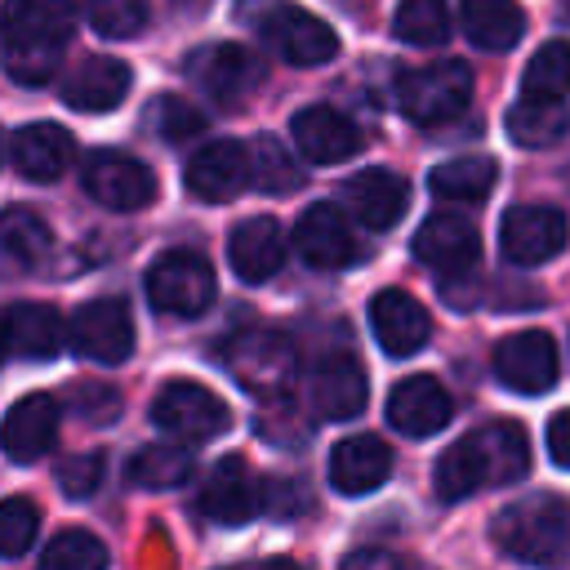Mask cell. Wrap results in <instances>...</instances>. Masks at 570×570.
<instances>
[{
  "mask_svg": "<svg viewBox=\"0 0 570 570\" xmlns=\"http://www.w3.org/2000/svg\"><path fill=\"white\" fill-rule=\"evenodd\" d=\"M530 468V441L521 423H485L468 436H459L432 468V485L445 503H459L485 485H508L517 476H525Z\"/></svg>",
  "mask_w": 570,
  "mask_h": 570,
  "instance_id": "cell-1",
  "label": "cell"
},
{
  "mask_svg": "<svg viewBox=\"0 0 570 570\" xmlns=\"http://www.w3.org/2000/svg\"><path fill=\"white\" fill-rule=\"evenodd\" d=\"M76 9L71 0H4L0 9V40L4 67L18 85H49L71 40Z\"/></svg>",
  "mask_w": 570,
  "mask_h": 570,
  "instance_id": "cell-2",
  "label": "cell"
},
{
  "mask_svg": "<svg viewBox=\"0 0 570 570\" xmlns=\"http://www.w3.org/2000/svg\"><path fill=\"white\" fill-rule=\"evenodd\" d=\"M494 548L530 570H557L570 561V512L557 494H525L494 512Z\"/></svg>",
  "mask_w": 570,
  "mask_h": 570,
  "instance_id": "cell-3",
  "label": "cell"
},
{
  "mask_svg": "<svg viewBox=\"0 0 570 570\" xmlns=\"http://www.w3.org/2000/svg\"><path fill=\"white\" fill-rule=\"evenodd\" d=\"M223 361L232 379L254 396H285L298 379V352L281 330H240Z\"/></svg>",
  "mask_w": 570,
  "mask_h": 570,
  "instance_id": "cell-4",
  "label": "cell"
},
{
  "mask_svg": "<svg viewBox=\"0 0 570 570\" xmlns=\"http://www.w3.org/2000/svg\"><path fill=\"white\" fill-rule=\"evenodd\" d=\"M472 98V71L463 62H428L410 67L396 80V107L414 125H445Z\"/></svg>",
  "mask_w": 570,
  "mask_h": 570,
  "instance_id": "cell-5",
  "label": "cell"
},
{
  "mask_svg": "<svg viewBox=\"0 0 570 570\" xmlns=\"http://www.w3.org/2000/svg\"><path fill=\"white\" fill-rule=\"evenodd\" d=\"M214 267L196 249H165L147 267V298L165 316H200L214 303Z\"/></svg>",
  "mask_w": 570,
  "mask_h": 570,
  "instance_id": "cell-6",
  "label": "cell"
},
{
  "mask_svg": "<svg viewBox=\"0 0 570 570\" xmlns=\"http://www.w3.org/2000/svg\"><path fill=\"white\" fill-rule=\"evenodd\" d=\"M151 419H156V428H165L178 441H214L232 428L227 401L191 379H169L151 401Z\"/></svg>",
  "mask_w": 570,
  "mask_h": 570,
  "instance_id": "cell-7",
  "label": "cell"
},
{
  "mask_svg": "<svg viewBox=\"0 0 570 570\" xmlns=\"http://www.w3.org/2000/svg\"><path fill=\"white\" fill-rule=\"evenodd\" d=\"M570 240V218L557 205H512L499 223V249L517 267H539L557 258Z\"/></svg>",
  "mask_w": 570,
  "mask_h": 570,
  "instance_id": "cell-8",
  "label": "cell"
},
{
  "mask_svg": "<svg viewBox=\"0 0 570 570\" xmlns=\"http://www.w3.org/2000/svg\"><path fill=\"white\" fill-rule=\"evenodd\" d=\"M80 183H85V191L98 205L120 209V214L142 209V205L156 200V174H151V165H142L129 151H94L85 160V169H80Z\"/></svg>",
  "mask_w": 570,
  "mask_h": 570,
  "instance_id": "cell-9",
  "label": "cell"
},
{
  "mask_svg": "<svg viewBox=\"0 0 570 570\" xmlns=\"http://www.w3.org/2000/svg\"><path fill=\"white\" fill-rule=\"evenodd\" d=\"M67 338L80 356L102 361V365H120L134 352V316H129L125 298H89L71 316Z\"/></svg>",
  "mask_w": 570,
  "mask_h": 570,
  "instance_id": "cell-10",
  "label": "cell"
},
{
  "mask_svg": "<svg viewBox=\"0 0 570 570\" xmlns=\"http://www.w3.org/2000/svg\"><path fill=\"white\" fill-rule=\"evenodd\" d=\"M263 36H267V45H272L285 62H294V67H321V62H330V58L338 53L334 27H330L325 18L298 9V4H276V9L263 18Z\"/></svg>",
  "mask_w": 570,
  "mask_h": 570,
  "instance_id": "cell-11",
  "label": "cell"
},
{
  "mask_svg": "<svg viewBox=\"0 0 570 570\" xmlns=\"http://www.w3.org/2000/svg\"><path fill=\"white\" fill-rule=\"evenodd\" d=\"M494 379L521 396H539L557 383V343L543 330H517L494 347Z\"/></svg>",
  "mask_w": 570,
  "mask_h": 570,
  "instance_id": "cell-12",
  "label": "cell"
},
{
  "mask_svg": "<svg viewBox=\"0 0 570 570\" xmlns=\"http://www.w3.org/2000/svg\"><path fill=\"white\" fill-rule=\"evenodd\" d=\"M294 249L307 267H321V272H334V267H347L361 258V245H356L347 214L330 200L303 209V218L294 227Z\"/></svg>",
  "mask_w": 570,
  "mask_h": 570,
  "instance_id": "cell-13",
  "label": "cell"
},
{
  "mask_svg": "<svg viewBox=\"0 0 570 570\" xmlns=\"http://www.w3.org/2000/svg\"><path fill=\"white\" fill-rule=\"evenodd\" d=\"M254 169H249V147L232 142V138H218V142H205L191 160H187V191L209 200V205H223V200H236L245 187H249Z\"/></svg>",
  "mask_w": 570,
  "mask_h": 570,
  "instance_id": "cell-14",
  "label": "cell"
},
{
  "mask_svg": "<svg viewBox=\"0 0 570 570\" xmlns=\"http://www.w3.org/2000/svg\"><path fill=\"white\" fill-rule=\"evenodd\" d=\"M414 258L441 276H463L481 258V236L463 214H432L414 232Z\"/></svg>",
  "mask_w": 570,
  "mask_h": 570,
  "instance_id": "cell-15",
  "label": "cell"
},
{
  "mask_svg": "<svg viewBox=\"0 0 570 570\" xmlns=\"http://www.w3.org/2000/svg\"><path fill=\"white\" fill-rule=\"evenodd\" d=\"M58 419H62V405L49 396V392H27L0 423V450L13 459V463H36L53 450L58 441Z\"/></svg>",
  "mask_w": 570,
  "mask_h": 570,
  "instance_id": "cell-16",
  "label": "cell"
},
{
  "mask_svg": "<svg viewBox=\"0 0 570 570\" xmlns=\"http://www.w3.org/2000/svg\"><path fill=\"white\" fill-rule=\"evenodd\" d=\"M258 476L249 472L245 459H218L200 485V512L214 525H245L258 517Z\"/></svg>",
  "mask_w": 570,
  "mask_h": 570,
  "instance_id": "cell-17",
  "label": "cell"
},
{
  "mask_svg": "<svg viewBox=\"0 0 570 570\" xmlns=\"http://www.w3.org/2000/svg\"><path fill=\"white\" fill-rule=\"evenodd\" d=\"M191 80L209 94V98H218V102H245L254 89H258V80H263V62L245 49V45H209V49H200L196 58H191Z\"/></svg>",
  "mask_w": 570,
  "mask_h": 570,
  "instance_id": "cell-18",
  "label": "cell"
},
{
  "mask_svg": "<svg viewBox=\"0 0 570 570\" xmlns=\"http://www.w3.org/2000/svg\"><path fill=\"white\" fill-rule=\"evenodd\" d=\"M289 134H294L298 156L312 160V165H338V160H347V156L361 151V129L338 107H325V102L294 111Z\"/></svg>",
  "mask_w": 570,
  "mask_h": 570,
  "instance_id": "cell-19",
  "label": "cell"
},
{
  "mask_svg": "<svg viewBox=\"0 0 570 570\" xmlns=\"http://www.w3.org/2000/svg\"><path fill=\"white\" fill-rule=\"evenodd\" d=\"M370 330L387 356H414L432 338V321L423 303L405 289H379L370 298Z\"/></svg>",
  "mask_w": 570,
  "mask_h": 570,
  "instance_id": "cell-20",
  "label": "cell"
},
{
  "mask_svg": "<svg viewBox=\"0 0 570 570\" xmlns=\"http://www.w3.org/2000/svg\"><path fill=\"white\" fill-rule=\"evenodd\" d=\"M454 414L450 392L432 374H410L387 392V423L405 436H436Z\"/></svg>",
  "mask_w": 570,
  "mask_h": 570,
  "instance_id": "cell-21",
  "label": "cell"
},
{
  "mask_svg": "<svg viewBox=\"0 0 570 570\" xmlns=\"http://www.w3.org/2000/svg\"><path fill=\"white\" fill-rule=\"evenodd\" d=\"M307 396H312V410L321 419H356L365 410V396H370V383H365L361 361L347 356V352L321 356L316 370H312Z\"/></svg>",
  "mask_w": 570,
  "mask_h": 570,
  "instance_id": "cell-22",
  "label": "cell"
},
{
  "mask_svg": "<svg viewBox=\"0 0 570 570\" xmlns=\"http://www.w3.org/2000/svg\"><path fill=\"white\" fill-rule=\"evenodd\" d=\"M387 476H392V445L383 436L356 432V436H343L330 450V485L338 494H352V499L374 494Z\"/></svg>",
  "mask_w": 570,
  "mask_h": 570,
  "instance_id": "cell-23",
  "label": "cell"
},
{
  "mask_svg": "<svg viewBox=\"0 0 570 570\" xmlns=\"http://www.w3.org/2000/svg\"><path fill=\"white\" fill-rule=\"evenodd\" d=\"M405 205H410V187L392 169H361L343 183V209L352 218H361L365 227H374V232L396 227Z\"/></svg>",
  "mask_w": 570,
  "mask_h": 570,
  "instance_id": "cell-24",
  "label": "cell"
},
{
  "mask_svg": "<svg viewBox=\"0 0 570 570\" xmlns=\"http://www.w3.org/2000/svg\"><path fill=\"white\" fill-rule=\"evenodd\" d=\"M129 85H134L129 62L98 53V58H85V62L62 80V102H67V107H76V111L102 116V111H111V107H120V102H125Z\"/></svg>",
  "mask_w": 570,
  "mask_h": 570,
  "instance_id": "cell-25",
  "label": "cell"
},
{
  "mask_svg": "<svg viewBox=\"0 0 570 570\" xmlns=\"http://www.w3.org/2000/svg\"><path fill=\"white\" fill-rule=\"evenodd\" d=\"M285 232H281V223L276 218H267V214H254V218H245V223H236L232 227V240H227V258H232V272L240 276V281H267V276H276L281 272V263H285Z\"/></svg>",
  "mask_w": 570,
  "mask_h": 570,
  "instance_id": "cell-26",
  "label": "cell"
},
{
  "mask_svg": "<svg viewBox=\"0 0 570 570\" xmlns=\"http://www.w3.org/2000/svg\"><path fill=\"white\" fill-rule=\"evenodd\" d=\"M71 156H76V138H71L62 125H49V120L27 125V129H18V138H13V165H18V174L31 178V183H53V178H62L67 165H71Z\"/></svg>",
  "mask_w": 570,
  "mask_h": 570,
  "instance_id": "cell-27",
  "label": "cell"
},
{
  "mask_svg": "<svg viewBox=\"0 0 570 570\" xmlns=\"http://www.w3.org/2000/svg\"><path fill=\"white\" fill-rule=\"evenodd\" d=\"M4 338L27 361H53L67 343V321L53 303H13L4 316Z\"/></svg>",
  "mask_w": 570,
  "mask_h": 570,
  "instance_id": "cell-28",
  "label": "cell"
},
{
  "mask_svg": "<svg viewBox=\"0 0 570 570\" xmlns=\"http://www.w3.org/2000/svg\"><path fill=\"white\" fill-rule=\"evenodd\" d=\"M459 22H463V36L476 45V49H490V53H503L521 40L525 31V9L517 0H463L459 4Z\"/></svg>",
  "mask_w": 570,
  "mask_h": 570,
  "instance_id": "cell-29",
  "label": "cell"
},
{
  "mask_svg": "<svg viewBox=\"0 0 570 570\" xmlns=\"http://www.w3.org/2000/svg\"><path fill=\"white\" fill-rule=\"evenodd\" d=\"M49 227L36 209H4L0 214V276H22L45 263L49 254Z\"/></svg>",
  "mask_w": 570,
  "mask_h": 570,
  "instance_id": "cell-30",
  "label": "cell"
},
{
  "mask_svg": "<svg viewBox=\"0 0 570 570\" xmlns=\"http://www.w3.org/2000/svg\"><path fill=\"white\" fill-rule=\"evenodd\" d=\"M508 134L521 147H552L570 134V107L557 98H517L508 107Z\"/></svg>",
  "mask_w": 570,
  "mask_h": 570,
  "instance_id": "cell-31",
  "label": "cell"
},
{
  "mask_svg": "<svg viewBox=\"0 0 570 570\" xmlns=\"http://www.w3.org/2000/svg\"><path fill=\"white\" fill-rule=\"evenodd\" d=\"M494 174H499V165L490 156H454L428 174V191L450 205H472L494 187Z\"/></svg>",
  "mask_w": 570,
  "mask_h": 570,
  "instance_id": "cell-32",
  "label": "cell"
},
{
  "mask_svg": "<svg viewBox=\"0 0 570 570\" xmlns=\"http://www.w3.org/2000/svg\"><path fill=\"white\" fill-rule=\"evenodd\" d=\"M191 472H196V454L178 441L142 445L129 459V481L142 485V490H178L183 481H191Z\"/></svg>",
  "mask_w": 570,
  "mask_h": 570,
  "instance_id": "cell-33",
  "label": "cell"
},
{
  "mask_svg": "<svg viewBox=\"0 0 570 570\" xmlns=\"http://www.w3.org/2000/svg\"><path fill=\"white\" fill-rule=\"evenodd\" d=\"M566 94H570V40H548L525 62L521 98H557V102H566Z\"/></svg>",
  "mask_w": 570,
  "mask_h": 570,
  "instance_id": "cell-34",
  "label": "cell"
},
{
  "mask_svg": "<svg viewBox=\"0 0 570 570\" xmlns=\"http://www.w3.org/2000/svg\"><path fill=\"white\" fill-rule=\"evenodd\" d=\"M392 36L405 45H441L450 36V0H401L392 13Z\"/></svg>",
  "mask_w": 570,
  "mask_h": 570,
  "instance_id": "cell-35",
  "label": "cell"
},
{
  "mask_svg": "<svg viewBox=\"0 0 570 570\" xmlns=\"http://www.w3.org/2000/svg\"><path fill=\"white\" fill-rule=\"evenodd\" d=\"M40 570H107V548L89 530H58L40 552Z\"/></svg>",
  "mask_w": 570,
  "mask_h": 570,
  "instance_id": "cell-36",
  "label": "cell"
},
{
  "mask_svg": "<svg viewBox=\"0 0 570 570\" xmlns=\"http://www.w3.org/2000/svg\"><path fill=\"white\" fill-rule=\"evenodd\" d=\"M147 13L151 4L147 0H85V18L98 36L107 40H125V36H138L147 27Z\"/></svg>",
  "mask_w": 570,
  "mask_h": 570,
  "instance_id": "cell-37",
  "label": "cell"
},
{
  "mask_svg": "<svg viewBox=\"0 0 570 570\" xmlns=\"http://www.w3.org/2000/svg\"><path fill=\"white\" fill-rule=\"evenodd\" d=\"M249 169L258 178V187L276 191V196H289L298 187V165L289 160V151L276 142V138H258L254 151H249Z\"/></svg>",
  "mask_w": 570,
  "mask_h": 570,
  "instance_id": "cell-38",
  "label": "cell"
},
{
  "mask_svg": "<svg viewBox=\"0 0 570 570\" xmlns=\"http://www.w3.org/2000/svg\"><path fill=\"white\" fill-rule=\"evenodd\" d=\"M40 508L31 499H4L0 503V557H22L36 543Z\"/></svg>",
  "mask_w": 570,
  "mask_h": 570,
  "instance_id": "cell-39",
  "label": "cell"
},
{
  "mask_svg": "<svg viewBox=\"0 0 570 570\" xmlns=\"http://www.w3.org/2000/svg\"><path fill=\"white\" fill-rule=\"evenodd\" d=\"M156 129H160L165 142H187V138H196L205 129V111L196 102L178 98V94H165L156 102Z\"/></svg>",
  "mask_w": 570,
  "mask_h": 570,
  "instance_id": "cell-40",
  "label": "cell"
},
{
  "mask_svg": "<svg viewBox=\"0 0 570 570\" xmlns=\"http://www.w3.org/2000/svg\"><path fill=\"white\" fill-rule=\"evenodd\" d=\"M80 419L89 423H111L120 414V392L107 387V383H89V387H71V401H67Z\"/></svg>",
  "mask_w": 570,
  "mask_h": 570,
  "instance_id": "cell-41",
  "label": "cell"
},
{
  "mask_svg": "<svg viewBox=\"0 0 570 570\" xmlns=\"http://www.w3.org/2000/svg\"><path fill=\"white\" fill-rule=\"evenodd\" d=\"M58 481L71 499H89L102 481V454H71L58 463Z\"/></svg>",
  "mask_w": 570,
  "mask_h": 570,
  "instance_id": "cell-42",
  "label": "cell"
},
{
  "mask_svg": "<svg viewBox=\"0 0 570 570\" xmlns=\"http://www.w3.org/2000/svg\"><path fill=\"white\" fill-rule=\"evenodd\" d=\"M338 570H401V561L387 548H356V552L343 557Z\"/></svg>",
  "mask_w": 570,
  "mask_h": 570,
  "instance_id": "cell-43",
  "label": "cell"
},
{
  "mask_svg": "<svg viewBox=\"0 0 570 570\" xmlns=\"http://www.w3.org/2000/svg\"><path fill=\"white\" fill-rule=\"evenodd\" d=\"M548 454H552L557 468H570V410H561L548 423Z\"/></svg>",
  "mask_w": 570,
  "mask_h": 570,
  "instance_id": "cell-44",
  "label": "cell"
},
{
  "mask_svg": "<svg viewBox=\"0 0 570 570\" xmlns=\"http://www.w3.org/2000/svg\"><path fill=\"white\" fill-rule=\"evenodd\" d=\"M263 570H307V566H298V561H289V557H281V561H267Z\"/></svg>",
  "mask_w": 570,
  "mask_h": 570,
  "instance_id": "cell-45",
  "label": "cell"
},
{
  "mask_svg": "<svg viewBox=\"0 0 570 570\" xmlns=\"http://www.w3.org/2000/svg\"><path fill=\"white\" fill-rule=\"evenodd\" d=\"M4 352H9V338H4V316H0V361H4Z\"/></svg>",
  "mask_w": 570,
  "mask_h": 570,
  "instance_id": "cell-46",
  "label": "cell"
}]
</instances>
